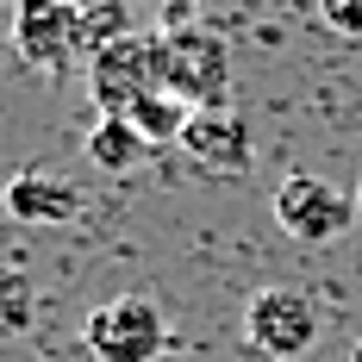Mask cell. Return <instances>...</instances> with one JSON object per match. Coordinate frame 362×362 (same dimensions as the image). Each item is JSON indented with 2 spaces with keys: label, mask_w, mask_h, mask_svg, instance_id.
I'll use <instances>...</instances> for the list:
<instances>
[{
  "label": "cell",
  "mask_w": 362,
  "mask_h": 362,
  "mask_svg": "<svg viewBox=\"0 0 362 362\" xmlns=\"http://www.w3.org/2000/svg\"><path fill=\"white\" fill-rule=\"evenodd\" d=\"M163 344H169V325L150 293H112L81 319V350L94 362H156Z\"/></svg>",
  "instance_id": "6da1fadb"
},
{
  "label": "cell",
  "mask_w": 362,
  "mask_h": 362,
  "mask_svg": "<svg viewBox=\"0 0 362 362\" xmlns=\"http://www.w3.org/2000/svg\"><path fill=\"white\" fill-rule=\"evenodd\" d=\"M275 225L300 250H325L356 225V200H344V187H331L325 175L293 169V175L275 181Z\"/></svg>",
  "instance_id": "7a4b0ae2"
},
{
  "label": "cell",
  "mask_w": 362,
  "mask_h": 362,
  "mask_svg": "<svg viewBox=\"0 0 362 362\" xmlns=\"http://www.w3.org/2000/svg\"><path fill=\"white\" fill-rule=\"evenodd\" d=\"M163 81L187 107H225L231 94V50L206 25H169L163 32Z\"/></svg>",
  "instance_id": "3957f363"
},
{
  "label": "cell",
  "mask_w": 362,
  "mask_h": 362,
  "mask_svg": "<svg viewBox=\"0 0 362 362\" xmlns=\"http://www.w3.org/2000/svg\"><path fill=\"white\" fill-rule=\"evenodd\" d=\"M169 81H163V37H119L107 50H94L88 57V94H94V107L100 112H132L138 100L150 94H163Z\"/></svg>",
  "instance_id": "277c9868"
},
{
  "label": "cell",
  "mask_w": 362,
  "mask_h": 362,
  "mask_svg": "<svg viewBox=\"0 0 362 362\" xmlns=\"http://www.w3.org/2000/svg\"><path fill=\"white\" fill-rule=\"evenodd\" d=\"M244 337L269 362H306V350L319 344V306L300 288H256L244 300Z\"/></svg>",
  "instance_id": "5b68a950"
},
{
  "label": "cell",
  "mask_w": 362,
  "mask_h": 362,
  "mask_svg": "<svg viewBox=\"0 0 362 362\" xmlns=\"http://www.w3.org/2000/svg\"><path fill=\"white\" fill-rule=\"evenodd\" d=\"M175 150L187 156V169L206 181H238L250 175V125H244V112L231 107H200L187 119V132L175 138Z\"/></svg>",
  "instance_id": "8992f818"
},
{
  "label": "cell",
  "mask_w": 362,
  "mask_h": 362,
  "mask_svg": "<svg viewBox=\"0 0 362 362\" xmlns=\"http://www.w3.org/2000/svg\"><path fill=\"white\" fill-rule=\"evenodd\" d=\"M13 50L32 69H69L81 50V6L69 0H13Z\"/></svg>",
  "instance_id": "52a82bcc"
},
{
  "label": "cell",
  "mask_w": 362,
  "mask_h": 362,
  "mask_svg": "<svg viewBox=\"0 0 362 362\" xmlns=\"http://www.w3.org/2000/svg\"><path fill=\"white\" fill-rule=\"evenodd\" d=\"M0 206L19 225H69V218H81V187L50 169H19L0 187Z\"/></svg>",
  "instance_id": "ba28073f"
},
{
  "label": "cell",
  "mask_w": 362,
  "mask_h": 362,
  "mask_svg": "<svg viewBox=\"0 0 362 362\" xmlns=\"http://www.w3.org/2000/svg\"><path fill=\"white\" fill-rule=\"evenodd\" d=\"M144 156H150V138L125 112H100L88 125V163L100 175H132V169H144Z\"/></svg>",
  "instance_id": "9c48e42d"
},
{
  "label": "cell",
  "mask_w": 362,
  "mask_h": 362,
  "mask_svg": "<svg viewBox=\"0 0 362 362\" xmlns=\"http://www.w3.org/2000/svg\"><path fill=\"white\" fill-rule=\"evenodd\" d=\"M125 119H132V125H138V132L150 138V150H156V144H175L181 132H187V119H194V107H187V100H175V94L163 88V94H150V100H138V107L125 112Z\"/></svg>",
  "instance_id": "30bf717a"
},
{
  "label": "cell",
  "mask_w": 362,
  "mask_h": 362,
  "mask_svg": "<svg viewBox=\"0 0 362 362\" xmlns=\"http://www.w3.org/2000/svg\"><path fill=\"white\" fill-rule=\"evenodd\" d=\"M37 319V288L19 262H0V337H25Z\"/></svg>",
  "instance_id": "8fae6325"
},
{
  "label": "cell",
  "mask_w": 362,
  "mask_h": 362,
  "mask_svg": "<svg viewBox=\"0 0 362 362\" xmlns=\"http://www.w3.org/2000/svg\"><path fill=\"white\" fill-rule=\"evenodd\" d=\"M119 37H132V19H125V0H100V6H88L81 13V50L94 57V50H107Z\"/></svg>",
  "instance_id": "7c38bea8"
},
{
  "label": "cell",
  "mask_w": 362,
  "mask_h": 362,
  "mask_svg": "<svg viewBox=\"0 0 362 362\" xmlns=\"http://www.w3.org/2000/svg\"><path fill=\"white\" fill-rule=\"evenodd\" d=\"M319 13H325V25H331V32L362 37V0H319Z\"/></svg>",
  "instance_id": "4fadbf2b"
},
{
  "label": "cell",
  "mask_w": 362,
  "mask_h": 362,
  "mask_svg": "<svg viewBox=\"0 0 362 362\" xmlns=\"http://www.w3.org/2000/svg\"><path fill=\"white\" fill-rule=\"evenodd\" d=\"M69 6H81V13H88V6H100V0H69Z\"/></svg>",
  "instance_id": "5bb4252c"
},
{
  "label": "cell",
  "mask_w": 362,
  "mask_h": 362,
  "mask_svg": "<svg viewBox=\"0 0 362 362\" xmlns=\"http://www.w3.org/2000/svg\"><path fill=\"white\" fill-rule=\"evenodd\" d=\"M356 218H362V181H356Z\"/></svg>",
  "instance_id": "9a60e30c"
},
{
  "label": "cell",
  "mask_w": 362,
  "mask_h": 362,
  "mask_svg": "<svg viewBox=\"0 0 362 362\" xmlns=\"http://www.w3.org/2000/svg\"><path fill=\"white\" fill-rule=\"evenodd\" d=\"M350 362H362V344H356V350H350Z\"/></svg>",
  "instance_id": "2e32d148"
}]
</instances>
